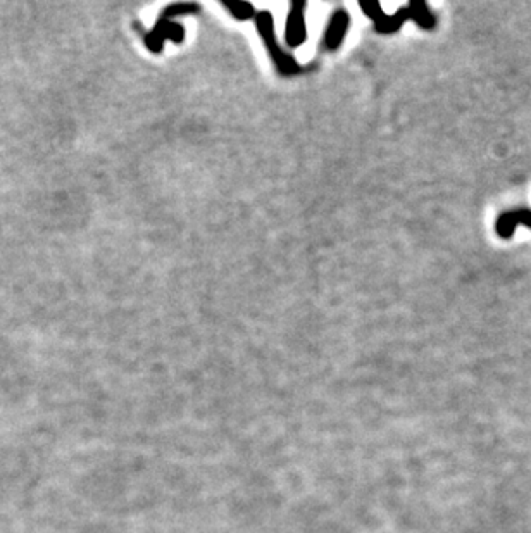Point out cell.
Instances as JSON below:
<instances>
[{"label": "cell", "mask_w": 531, "mask_h": 533, "mask_svg": "<svg viewBox=\"0 0 531 533\" xmlns=\"http://www.w3.org/2000/svg\"><path fill=\"white\" fill-rule=\"evenodd\" d=\"M255 26H257V32L261 35L262 42L269 52L271 61L276 66L278 73L283 74V76H293V74L300 73V66L297 64L295 59L292 55H288L283 48L280 47V43L276 42V36H274V23L273 16H271L269 11H261V13L255 14Z\"/></svg>", "instance_id": "cell-1"}, {"label": "cell", "mask_w": 531, "mask_h": 533, "mask_svg": "<svg viewBox=\"0 0 531 533\" xmlns=\"http://www.w3.org/2000/svg\"><path fill=\"white\" fill-rule=\"evenodd\" d=\"M185 39V28L178 25L176 21L166 20V18H159L157 23L154 25L152 32L145 35V46L154 54H159L164 48L166 40H171L174 43H180Z\"/></svg>", "instance_id": "cell-2"}, {"label": "cell", "mask_w": 531, "mask_h": 533, "mask_svg": "<svg viewBox=\"0 0 531 533\" xmlns=\"http://www.w3.org/2000/svg\"><path fill=\"white\" fill-rule=\"evenodd\" d=\"M306 2H293L290 6L287 28H285V42L288 47H300L307 40L306 28Z\"/></svg>", "instance_id": "cell-3"}, {"label": "cell", "mask_w": 531, "mask_h": 533, "mask_svg": "<svg viewBox=\"0 0 531 533\" xmlns=\"http://www.w3.org/2000/svg\"><path fill=\"white\" fill-rule=\"evenodd\" d=\"M348 25H351V16L345 11L338 9L337 13H333L325 32V46L328 50H337L341 46L348 32Z\"/></svg>", "instance_id": "cell-4"}, {"label": "cell", "mask_w": 531, "mask_h": 533, "mask_svg": "<svg viewBox=\"0 0 531 533\" xmlns=\"http://www.w3.org/2000/svg\"><path fill=\"white\" fill-rule=\"evenodd\" d=\"M519 225H525L531 228V211L528 209H518V211H507L502 212L497 219V235L502 238H511L514 235V230Z\"/></svg>", "instance_id": "cell-5"}, {"label": "cell", "mask_w": 531, "mask_h": 533, "mask_svg": "<svg viewBox=\"0 0 531 533\" xmlns=\"http://www.w3.org/2000/svg\"><path fill=\"white\" fill-rule=\"evenodd\" d=\"M409 20H411L409 7H400V9L397 11L395 14H392V16L385 14L380 21H376V23H374V29H376L378 33H381V35H390V33L399 32V29L402 28V25Z\"/></svg>", "instance_id": "cell-6"}, {"label": "cell", "mask_w": 531, "mask_h": 533, "mask_svg": "<svg viewBox=\"0 0 531 533\" xmlns=\"http://www.w3.org/2000/svg\"><path fill=\"white\" fill-rule=\"evenodd\" d=\"M407 7H409L411 11V20L414 21L416 25L421 26L423 29H428V32L434 29V26H437V18H434L432 11L428 9L426 2H423V0H412Z\"/></svg>", "instance_id": "cell-7"}, {"label": "cell", "mask_w": 531, "mask_h": 533, "mask_svg": "<svg viewBox=\"0 0 531 533\" xmlns=\"http://www.w3.org/2000/svg\"><path fill=\"white\" fill-rule=\"evenodd\" d=\"M222 6H225V9L229 11V14H232L235 20L239 21H248L254 18L255 20V9L254 6H252L250 2H243V0H236V2H222Z\"/></svg>", "instance_id": "cell-8"}, {"label": "cell", "mask_w": 531, "mask_h": 533, "mask_svg": "<svg viewBox=\"0 0 531 533\" xmlns=\"http://www.w3.org/2000/svg\"><path fill=\"white\" fill-rule=\"evenodd\" d=\"M199 11L200 6H197V4H171L162 11L161 16L173 21L176 16H190V14L199 13Z\"/></svg>", "instance_id": "cell-9"}, {"label": "cell", "mask_w": 531, "mask_h": 533, "mask_svg": "<svg viewBox=\"0 0 531 533\" xmlns=\"http://www.w3.org/2000/svg\"><path fill=\"white\" fill-rule=\"evenodd\" d=\"M359 6H361L362 13L366 14L369 20H373L374 23H376V21H380L381 18L385 16L383 9H381V4L376 2V0H373V2H361Z\"/></svg>", "instance_id": "cell-10"}]
</instances>
